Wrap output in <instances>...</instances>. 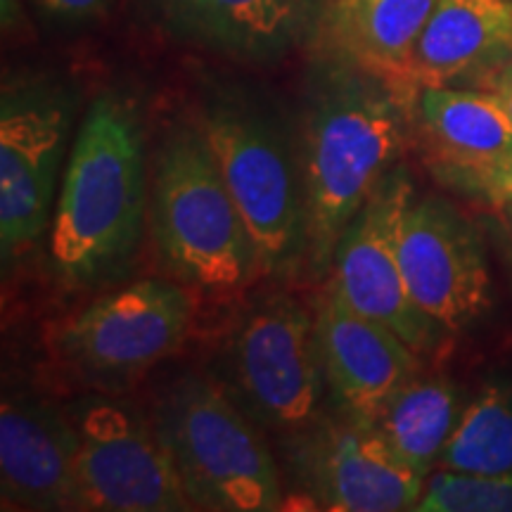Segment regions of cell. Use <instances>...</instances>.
Wrapping results in <instances>:
<instances>
[{
	"label": "cell",
	"mask_w": 512,
	"mask_h": 512,
	"mask_svg": "<svg viewBox=\"0 0 512 512\" xmlns=\"http://www.w3.org/2000/svg\"><path fill=\"white\" fill-rule=\"evenodd\" d=\"M408 128L411 91L335 55L318 64L299 133L309 278L330 275L344 230L394 169Z\"/></svg>",
	"instance_id": "obj_1"
},
{
	"label": "cell",
	"mask_w": 512,
	"mask_h": 512,
	"mask_svg": "<svg viewBox=\"0 0 512 512\" xmlns=\"http://www.w3.org/2000/svg\"><path fill=\"white\" fill-rule=\"evenodd\" d=\"M150 223V157L136 98L102 91L69 150L48 256L69 290L117 285L131 271Z\"/></svg>",
	"instance_id": "obj_2"
},
{
	"label": "cell",
	"mask_w": 512,
	"mask_h": 512,
	"mask_svg": "<svg viewBox=\"0 0 512 512\" xmlns=\"http://www.w3.org/2000/svg\"><path fill=\"white\" fill-rule=\"evenodd\" d=\"M150 235L166 271L195 290L235 292L264 273L200 124L169 126L152 152Z\"/></svg>",
	"instance_id": "obj_3"
},
{
	"label": "cell",
	"mask_w": 512,
	"mask_h": 512,
	"mask_svg": "<svg viewBox=\"0 0 512 512\" xmlns=\"http://www.w3.org/2000/svg\"><path fill=\"white\" fill-rule=\"evenodd\" d=\"M150 418L169 448L192 508L273 512L283 479L266 432L219 382L185 373L157 392Z\"/></svg>",
	"instance_id": "obj_4"
},
{
	"label": "cell",
	"mask_w": 512,
	"mask_h": 512,
	"mask_svg": "<svg viewBox=\"0 0 512 512\" xmlns=\"http://www.w3.org/2000/svg\"><path fill=\"white\" fill-rule=\"evenodd\" d=\"M197 124L252 233L264 275L297 271L304 259V185L287 126L233 91L209 95Z\"/></svg>",
	"instance_id": "obj_5"
},
{
	"label": "cell",
	"mask_w": 512,
	"mask_h": 512,
	"mask_svg": "<svg viewBox=\"0 0 512 512\" xmlns=\"http://www.w3.org/2000/svg\"><path fill=\"white\" fill-rule=\"evenodd\" d=\"M223 387L266 434L280 441L330 408L316 313L275 294L252 306L223 351Z\"/></svg>",
	"instance_id": "obj_6"
},
{
	"label": "cell",
	"mask_w": 512,
	"mask_h": 512,
	"mask_svg": "<svg viewBox=\"0 0 512 512\" xmlns=\"http://www.w3.org/2000/svg\"><path fill=\"white\" fill-rule=\"evenodd\" d=\"M76 102L69 86L24 76L0 100V249L3 266L36 249L53 223Z\"/></svg>",
	"instance_id": "obj_7"
},
{
	"label": "cell",
	"mask_w": 512,
	"mask_h": 512,
	"mask_svg": "<svg viewBox=\"0 0 512 512\" xmlns=\"http://www.w3.org/2000/svg\"><path fill=\"white\" fill-rule=\"evenodd\" d=\"M192 318L188 285L138 280L62 320L53 332V351L83 382L126 387L181 349Z\"/></svg>",
	"instance_id": "obj_8"
},
{
	"label": "cell",
	"mask_w": 512,
	"mask_h": 512,
	"mask_svg": "<svg viewBox=\"0 0 512 512\" xmlns=\"http://www.w3.org/2000/svg\"><path fill=\"white\" fill-rule=\"evenodd\" d=\"M67 411L79 439L74 510H195L155 422L133 403L86 394L69 403Z\"/></svg>",
	"instance_id": "obj_9"
},
{
	"label": "cell",
	"mask_w": 512,
	"mask_h": 512,
	"mask_svg": "<svg viewBox=\"0 0 512 512\" xmlns=\"http://www.w3.org/2000/svg\"><path fill=\"white\" fill-rule=\"evenodd\" d=\"M280 444L299 486L325 510H415L425 491L427 479L394 456L373 422L332 406Z\"/></svg>",
	"instance_id": "obj_10"
},
{
	"label": "cell",
	"mask_w": 512,
	"mask_h": 512,
	"mask_svg": "<svg viewBox=\"0 0 512 512\" xmlns=\"http://www.w3.org/2000/svg\"><path fill=\"white\" fill-rule=\"evenodd\" d=\"M415 195L401 166H394L339 240L328 283L363 316L387 325L418 354H432L448 332L413 302L399 259L403 211Z\"/></svg>",
	"instance_id": "obj_11"
},
{
	"label": "cell",
	"mask_w": 512,
	"mask_h": 512,
	"mask_svg": "<svg viewBox=\"0 0 512 512\" xmlns=\"http://www.w3.org/2000/svg\"><path fill=\"white\" fill-rule=\"evenodd\" d=\"M399 259L413 302L446 332L465 330L489 311L484 242L444 197H411L399 228Z\"/></svg>",
	"instance_id": "obj_12"
},
{
	"label": "cell",
	"mask_w": 512,
	"mask_h": 512,
	"mask_svg": "<svg viewBox=\"0 0 512 512\" xmlns=\"http://www.w3.org/2000/svg\"><path fill=\"white\" fill-rule=\"evenodd\" d=\"M316 335L330 406L370 420L422 370L420 354L403 339L363 316L328 283L316 311Z\"/></svg>",
	"instance_id": "obj_13"
},
{
	"label": "cell",
	"mask_w": 512,
	"mask_h": 512,
	"mask_svg": "<svg viewBox=\"0 0 512 512\" xmlns=\"http://www.w3.org/2000/svg\"><path fill=\"white\" fill-rule=\"evenodd\" d=\"M76 427L67 408L5 392L0 406V494L12 510H74Z\"/></svg>",
	"instance_id": "obj_14"
},
{
	"label": "cell",
	"mask_w": 512,
	"mask_h": 512,
	"mask_svg": "<svg viewBox=\"0 0 512 512\" xmlns=\"http://www.w3.org/2000/svg\"><path fill=\"white\" fill-rule=\"evenodd\" d=\"M411 126L430 162L451 185L465 183L512 157V117L491 88H415Z\"/></svg>",
	"instance_id": "obj_15"
},
{
	"label": "cell",
	"mask_w": 512,
	"mask_h": 512,
	"mask_svg": "<svg viewBox=\"0 0 512 512\" xmlns=\"http://www.w3.org/2000/svg\"><path fill=\"white\" fill-rule=\"evenodd\" d=\"M512 67V0H437L408 64L406 88L491 81Z\"/></svg>",
	"instance_id": "obj_16"
},
{
	"label": "cell",
	"mask_w": 512,
	"mask_h": 512,
	"mask_svg": "<svg viewBox=\"0 0 512 512\" xmlns=\"http://www.w3.org/2000/svg\"><path fill=\"white\" fill-rule=\"evenodd\" d=\"M178 34L240 60H278L318 29L323 0H155Z\"/></svg>",
	"instance_id": "obj_17"
},
{
	"label": "cell",
	"mask_w": 512,
	"mask_h": 512,
	"mask_svg": "<svg viewBox=\"0 0 512 512\" xmlns=\"http://www.w3.org/2000/svg\"><path fill=\"white\" fill-rule=\"evenodd\" d=\"M434 5L437 0H325L318 31L330 55L406 88L415 43Z\"/></svg>",
	"instance_id": "obj_18"
},
{
	"label": "cell",
	"mask_w": 512,
	"mask_h": 512,
	"mask_svg": "<svg viewBox=\"0 0 512 512\" xmlns=\"http://www.w3.org/2000/svg\"><path fill=\"white\" fill-rule=\"evenodd\" d=\"M463 411L458 387L448 377L418 373L384 403L373 425L394 456L427 479L444 456Z\"/></svg>",
	"instance_id": "obj_19"
},
{
	"label": "cell",
	"mask_w": 512,
	"mask_h": 512,
	"mask_svg": "<svg viewBox=\"0 0 512 512\" xmlns=\"http://www.w3.org/2000/svg\"><path fill=\"white\" fill-rule=\"evenodd\" d=\"M439 467L512 475V380L486 384L467 403Z\"/></svg>",
	"instance_id": "obj_20"
},
{
	"label": "cell",
	"mask_w": 512,
	"mask_h": 512,
	"mask_svg": "<svg viewBox=\"0 0 512 512\" xmlns=\"http://www.w3.org/2000/svg\"><path fill=\"white\" fill-rule=\"evenodd\" d=\"M418 512H512V475L439 467L425 482Z\"/></svg>",
	"instance_id": "obj_21"
},
{
	"label": "cell",
	"mask_w": 512,
	"mask_h": 512,
	"mask_svg": "<svg viewBox=\"0 0 512 512\" xmlns=\"http://www.w3.org/2000/svg\"><path fill=\"white\" fill-rule=\"evenodd\" d=\"M48 22L60 27H83L98 22L112 8V0H29Z\"/></svg>",
	"instance_id": "obj_22"
},
{
	"label": "cell",
	"mask_w": 512,
	"mask_h": 512,
	"mask_svg": "<svg viewBox=\"0 0 512 512\" xmlns=\"http://www.w3.org/2000/svg\"><path fill=\"white\" fill-rule=\"evenodd\" d=\"M458 188L472 192V195L484 197V200H489L494 207L501 202H512V157L508 162L484 171V174L467 178L465 183L458 185Z\"/></svg>",
	"instance_id": "obj_23"
},
{
	"label": "cell",
	"mask_w": 512,
	"mask_h": 512,
	"mask_svg": "<svg viewBox=\"0 0 512 512\" xmlns=\"http://www.w3.org/2000/svg\"><path fill=\"white\" fill-rule=\"evenodd\" d=\"M489 88L498 95V98L503 100L505 110H508L510 117H512V79H510V76H503V74L494 76V79L489 81Z\"/></svg>",
	"instance_id": "obj_24"
},
{
	"label": "cell",
	"mask_w": 512,
	"mask_h": 512,
	"mask_svg": "<svg viewBox=\"0 0 512 512\" xmlns=\"http://www.w3.org/2000/svg\"><path fill=\"white\" fill-rule=\"evenodd\" d=\"M496 214H498V219H501V223L505 226V230H508V238L512 242V202L496 204Z\"/></svg>",
	"instance_id": "obj_25"
},
{
	"label": "cell",
	"mask_w": 512,
	"mask_h": 512,
	"mask_svg": "<svg viewBox=\"0 0 512 512\" xmlns=\"http://www.w3.org/2000/svg\"><path fill=\"white\" fill-rule=\"evenodd\" d=\"M503 76H510V79H512V67H508V69H503V72H501Z\"/></svg>",
	"instance_id": "obj_26"
}]
</instances>
